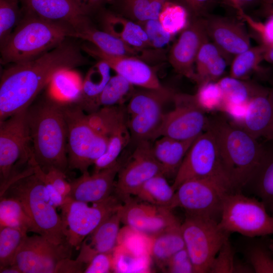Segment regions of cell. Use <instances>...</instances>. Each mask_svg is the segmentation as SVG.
<instances>
[{
  "label": "cell",
  "instance_id": "cell-43",
  "mask_svg": "<svg viewBox=\"0 0 273 273\" xmlns=\"http://www.w3.org/2000/svg\"><path fill=\"white\" fill-rule=\"evenodd\" d=\"M27 233L20 229L0 226V268L12 265L16 253Z\"/></svg>",
  "mask_w": 273,
  "mask_h": 273
},
{
  "label": "cell",
  "instance_id": "cell-34",
  "mask_svg": "<svg viewBox=\"0 0 273 273\" xmlns=\"http://www.w3.org/2000/svg\"><path fill=\"white\" fill-rule=\"evenodd\" d=\"M217 82L223 95V104L246 105L263 87L257 83L230 76L221 77Z\"/></svg>",
  "mask_w": 273,
  "mask_h": 273
},
{
  "label": "cell",
  "instance_id": "cell-8",
  "mask_svg": "<svg viewBox=\"0 0 273 273\" xmlns=\"http://www.w3.org/2000/svg\"><path fill=\"white\" fill-rule=\"evenodd\" d=\"M176 93L162 85L159 88L135 90L126 110L131 142L155 141L164 114L163 108Z\"/></svg>",
  "mask_w": 273,
  "mask_h": 273
},
{
  "label": "cell",
  "instance_id": "cell-1",
  "mask_svg": "<svg viewBox=\"0 0 273 273\" xmlns=\"http://www.w3.org/2000/svg\"><path fill=\"white\" fill-rule=\"evenodd\" d=\"M74 38H67L36 58L12 64L3 71L0 121L27 110L57 73L72 70L88 63L81 46Z\"/></svg>",
  "mask_w": 273,
  "mask_h": 273
},
{
  "label": "cell",
  "instance_id": "cell-11",
  "mask_svg": "<svg viewBox=\"0 0 273 273\" xmlns=\"http://www.w3.org/2000/svg\"><path fill=\"white\" fill-rule=\"evenodd\" d=\"M181 230L195 273H207L211 264L230 234L219 221L202 216L186 215Z\"/></svg>",
  "mask_w": 273,
  "mask_h": 273
},
{
  "label": "cell",
  "instance_id": "cell-25",
  "mask_svg": "<svg viewBox=\"0 0 273 273\" xmlns=\"http://www.w3.org/2000/svg\"><path fill=\"white\" fill-rule=\"evenodd\" d=\"M97 14L102 30L133 48L142 51L155 50L151 48L145 31L139 23L107 8Z\"/></svg>",
  "mask_w": 273,
  "mask_h": 273
},
{
  "label": "cell",
  "instance_id": "cell-23",
  "mask_svg": "<svg viewBox=\"0 0 273 273\" xmlns=\"http://www.w3.org/2000/svg\"><path fill=\"white\" fill-rule=\"evenodd\" d=\"M74 38L84 40L111 55L136 57L147 63L160 58L158 51H142L131 47L109 33L98 29L91 20L76 31Z\"/></svg>",
  "mask_w": 273,
  "mask_h": 273
},
{
  "label": "cell",
  "instance_id": "cell-31",
  "mask_svg": "<svg viewBox=\"0 0 273 273\" xmlns=\"http://www.w3.org/2000/svg\"><path fill=\"white\" fill-rule=\"evenodd\" d=\"M247 186H251L252 192L266 208L273 202V149L266 147L260 163L245 187Z\"/></svg>",
  "mask_w": 273,
  "mask_h": 273
},
{
  "label": "cell",
  "instance_id": "cell-9",
  "mask_svg": "<svg viewBox=\"0 0 273 273\" xmlns=\"http://www.w3.org/2000/svg\"><path fill=\"white\" fill-rule=\"evenodd\" d=\"M267 210L261 200L233 191L223 199L219 225L230 234L248 238L273 235V217Z\"/></svg>",
  "mask_w": 273,
  "mask_h": 273
},
{
  "label": "cell",
  "instance_id": "cell-22",
  "mask_svg": "<svg viewBox=\"0 0 273 273\" xmlns=\"http://www.w3.org/2000/svg\"><path fill=\"white\" fill-rule=\"evenodd\" d=\"M24 12L41 18L67 23L78 30L90 19L71 0H21Z\"/></svg>",
  "mask_w": 273,
  "mask_h": 273
},
{
  "label": "cell",
  "instance_id": "cell-61",
  "mask_svg": "<svg viewBox=\"0 0 273 273\" xmlns=\"http://www.w3.org/2000/svg\"><path fill=\"white\" fill-rule=\"evenodd\" d=\"M267 209L268 210H269L270 213H271V215L273 217V202H272L270 204H269L267 207Z\"/></svg>",
  "mask_w": 273,
  "mask_h": 273
},
{
  "label": "cell",
  "instance_id": "cell-10",
  "mask_svg": "<svg viewBox=\"0 0 273 273\" xmlns=\"http://www.w3.org/2000/svg\"><path fill=\"white\" fill-rule=\"evenodd\" d=\"M114 194L100 202L87 203L66 198L60 207L63 234L67 242L79 249L84 239L122 206Z\"/></svg>",
  "mask_w": 273,
  "mask_h": 273
},
{
  "label": "cell",
  "instance_id": "cell-63",
  "mask_svg": "<svg viewBox=\"0 0 273 273\" xmlns=\"http://www.w3.org/2000/svg\"><path fill=\"white\" fill-rule=\"evenodd\" d=\"M269 246L273 254V240L270 239Z\"/></svg>",
  "mask_w": 273,
  "mask_h": 273
},
{
  "label": "cell",
  "instance_id": "cell-60",
  "mask_svg": "<svg viewBox=\"0 0 273 273\" xmlns=\"http://www.w3.org/2000/svg\"><path fill=\"white\" fill-rule=\"evenodd\" d=\"M263 137L268 140L273 141V124L269 128Z\"/></svg>",
  "mask_w": 273,
  "mask_h": 273
},
{
  "label": "cell",
  "instance_id": "cell-6",
  "mask_svg": "<svg viewBox=\"0 0 273 273\" xmlns=\"http://www.w3.org/2000/svg\"><path fill=\"white\" fill-rule=\"evenodd\" d=\"M63 110L67 128L69 169L88 172L105 152L108 139L90 125L86 114L76 105L63 104Z\"/></svg>",
  "mask_w": 273,
  "mask_h": 273
},
{
  "label": "cell",
  "instance_id": "cell-3",
  "mask_svg": "<svg viewBox=\"0 0 273 273\" xmlns=\"http://www.w3.org/2000/svg\"><path fill=\"white\" fill-rule=\"evenodd\" d=\"M207 128L216 137L225 171L234 190L240 191L252 177L266 147L242 127L221 117L208 118Z\"/></svg>",
  "mask_w": 273,
  "mask_h": 273
},
{
  "label": "cell",
  "instance_id": "cell-42",
  "mask_svg": "<svg viewBox=\"0 0 273 273\" xmlns=\"http://www.w3.org/2000/svg\"><path fill=\"white\" fill-rule=\"evenodd\" d=\"M254 272L250 265L238 261L229 239L222 245L214 259L209 273Z\"/></svg>",
  "mask_w": 273,
  "mask_h": 273
},
{
  "label": "cell",
  "instance_id": "cell-50",
  "mask_svg": "<svg viewBox=\"0 0 273 273\" xmlns=\"http://www.w3.org/2000/svg\"><path fill=\"white\" fill-rule=\"evenodd\" d=\"M231 59L221 54L215 58L207 67L198 82L199 85L210 81H217L221 78Z\"/></svg>",
  "mask_w": 273,
  "mask_h": 273
},
{
  "label": "cell",
  "instance_id": "cell-45",
  "mask_svg": "<svg viewBox=\"0 0 273 273\" xmlns=\"http://www.w3.org/2000/svg\"><path fill=\"white\" fill-rule=\"evenodd\" d=\"M197 103L205 112L220 111L224 103V97L217 81L205 82L199 85L194 95Z\"/></svg>",
  "mask_w": 273,
  "mask_h": 273
},
{
  "label": "cell",
  "instance_id": "cell-18",
  "mask_svg": "<svg viewBox=\"0 0 273 273\" xmlns=\"http://www.w3.org/2000/svg\"><path fill=\"white\" fill-rule=\"evenodd\" d=\"M123 203L120 209L121 222L150 238L178 221L172 210L167 207L139 202L131 198Z\"/></svg>",
  "mask_w": 273,
  "mask_h": 273
},
{
  "label": "cell",
  "instance_id": "cell-27",
  "mask_svg": "<svg viewBox=\"0 0 273 273\" xmlns=\"http://www.w3.org/2000/svg\"><path fill=\"white\" fill-rule=\"evenodd\" d=\"M110 69L104 62L97 61L82 80L80 95L73 104L87 114L99 110L100 96L111 78Z\"/></svg>",
  "mask_w": 273,
  "mask_h": 273
},
{
  "label": "cell",
  "instance_id": "cell-2",
  "mask_svg": "<svg viewBox=\"0 0 273 273\" xmlns=\"http://www.w3.org/2000/svg\"><path fill=\"white\" fill-rule=\"evenodd\" d=\"M62 103L48 92L26 110L33 157L43 170L66 173L67 128Z\"/></svg>",
  "mask_w": 273,
  "mask_h": 273
},
{
  "label": "cell",
  "instance_id": "cell-38",
  "mask_svg": "<svg viewBox=\"0 0 273 273\" xmlns=\"http://www.w3.org/2000/svg\"><path fill=\"white\" fill-rule=\"evenodd\" d=\"M264 53V47L259 44L237 55L232 60L230 76L247 80L250 74L259 70Z\"/></svg>",
  "mask_w": 273,
  "mask_h": 273
},
{
  "label": "cell",
  "instance_id": "cell-26",
  "mask_svg": "<svg viewBox=\"0 0 273 273\" xmlns=\"http://www.w3.org/2000/svg\"><path fill=\"white\" fill-rule=\"evenodd\" d=\"M273 124V88L263 86L249 101L240 127L254 138L264 136Z\"/></svg>",
  "mask_w": 273,
  "mask_h": 273
},
{
  "label": "cell",
  "instance_id": "cell-15",
  "mask_svg": "<svg viewBox=\"0 0 273 273\" xmlns=\"http://www.w3.org/2000/svg\"><path fill=\"white\" fill-rule=\"evenodd\" d=\"M152 142L143 141L135 145L131 155L119 169L114 194L122 202L135 195L142 186L153 177L165 176L163 167L153 155Z\"/></svg>",
  "mask_w": 273,
  "mask_h": 273
},
{
  "label": "cell",
  "instance_id": "cell-54",
  "mask_svg": "<svg viewBox=\"0 0 273 273\" xmlns=\"http://www.w3.org/2000/svg\"><path fill=\"white\" fill-rule=\"evenodd\" d=\"M86 16L97 14L106 6L110 7L115 0H71Z\"/></svg>",
  "mask_w": 273,
  "mask_h": 273
},
{
  "label": "cell",
  "instance_id": "cell-58",
  "mask_svg": "<svg viewBox=\"0 0 273 273\" xmlns=\"http://www.w3.org/2000/svg\"><path fill=\"white\" fill-rule=\"evenodd\" d=\"M264 47V60L273 64V43Z\"/></svg>",
  "mask_w": 273,
  "mask_h": 273
},
{
  "label": "cell",
  "instance_id": "cell-40",
  "mask_svg": "<svg viewBox=\"0 0 273 273\" xmlns=\"http://www.w3.org/2000/svg\"><path fill=\"white\" fill-rule=\"evenodd\" d=\"M270 239L254 240L246 246L243 254L255 273H273V254Z\"/></svg>",
  "mask_w": 273,
  "mask_h": 273
},
{
  "label": "cell",
  "instance_id": "cell-53",
  "mask_svg": "<svg viewBox=\"0 0 273 273\" xmlns=\"http://www.w3.org/2000/svg\"><path fill=\"white\" fill-rule=\"evenodd\" d=\"M222 0H181L189 10L191 17H204L218 2Z\"/></svg>",
  "mask_w": 273,
  "mask_h": 273
},
{
  "label": "cell",
  "instance_id": "cell-35",
  "mask_svg": "<svg viewBox=\"0 0 273 273\" xmlns=\"http://www.w3.org/2000/svg\"><path fill=\"white\" fill-rule=\"evenodd\" d=\"M72 70L57 73L49 85L48 92L64 104L75 103L81 91L82 80Z\"/></svg>",
  "mask_w": 273,
  "mask_h": 273
},
{
  "label": "cell",
  "instance_id": "cell-39",
  "mask_svg": "<svg viewBox=\"0 0 273 273\" xmlns=\"http://www.w3.org/2000/svg\"><path fill=\"white\" fill-rule=\"evenodd\" d=\"M190 13L181 0L169 2L162 7L158 17L164 30L174 35L181 32L189 24Z\"/></svg>",
  "mask_w": 273,
  "mask_h": 273
},
{
  "label": "cell",
  "instance_id": "cell-33",
  "mask_svg": "<svg viewBox=\"0 0 273 273\" xmlns=\"http://www.w3.org/2000/svg\"><path fill=\"white\" fill-rule=\"evenodd\" d=\"M175 191L163 175L153 177L145 182L135 195L140 200L171 210Z\"/></svg>",
  "mask_w": 273,
  "mask_h": 273
},
{
  "label": "cell",
  "instance_id": "cell-46",
  "mask_svg": "<svg viewBox=\"0 0 273 273\" xmlns=\"http://www.w3.org/2000/svg\"><path fill=\"white\" fill-rule=\"evenodd\" d=\"M30 162L33 167V173L44 184L52 185L65 198L70 196L71 186L70 183L66 180L65 173L55 168L43 171L36 163L33 153Z\"/></svg>",
  "mask_w": 273,
  "mask_h": 273
},
{
  "label": "cell",
  "instance_id": "cell-24",
  "mask_svg": "<svg viewBox=\"0 0 273 273\" xmlns=\"http://www.w3.org/2000/svg\"><path fill=\"white\" fill-rule=\"evenodd\" d=\"M120 209L84 239L76 259L87 265L96 254L113 251L117 245L121 222Z\"/></svg>",
  "mask_w": 273,
  "mask_h": 273
},
{
  "label": "cell",
  "instance_id": "cell-12",
  "mask_svg": "<svg viewBox=\"0 0 273 273\" xmlns=\"http://www.w3.org/2000/svg\"><path fill=\"white\" fill-rule=\"evenodd\" d=\"M32 154L26 110L0 121V194Z\"/></svg>",
  "mask_w": 273,
  "mask_h": 273
},
{
  "label": "cell",
  "instance_id": "cell-56",
  "mask_svg": "<svg viewBox=\"0 0 273 273\" xmlns=\"http://www.w3.org/2000/svg\"><path fill=\"white\" fill-rule=\"evenodd\" d=\"M236 11H244L255 4L258 0H225ZM260 1V0H259Z\"/></svg>",
  "mask_w": 273,
  "mask_h": 273
},
{
  "label": "cell",
  "instance_id": "cell-13",
  "mask_svg": "<svg viewBox=\"0 0 273 273\" xmlns=\"http://www.w3.org/2000/svg\"><path fill=\"white\" fill-rule=\"evenodd\" d=\"M216 175L228 177L223 165L216 137L210 129L207 128L196 139L190 147L171 186L175 191L187 180Z\"/></svg>",
  "mask_w": 273,
  "mask_h": 273
},
{
  "label": "cell",
  "instance_id": "cell-7",
  "mask_svg": "<svg viewBox=\"0 0 273 273\" xmlns=\"http://www.w3.org/2000/svg\"><path fill=\"white\" fill-rule=\"evenodd\" d=\"M235 191L228 177L216 175L187 180L176 190L171 206L183 209L186 215L220 219L225 196Z\"/></svg>",
  "mask_w": 273,
  "mask_h": 273
},
{
  "label": "cell",
  "instance_id": "cell-36",
  "mask_svg": "<svg viewBox=\"0 0 273 273\" xmlns=\"http://www.w3.org/2000/svg\"><path fill=\"white\" fill-rule=\"evenodd\" d=\"M111 10L135 22L158 19L155 0H115Z\"/></svg>",
  "mask_w": 273,
  "mask_h": 273
},
{
  "label": "cell",
  "instance_id": "cell-44",
  "mask_svg": "<svg viewBox=\"0 0 273 273\" xmlns=\"http://www.w3.org/2000/svg\"><path fill=\"white\" fill-rule=\"evenodd\" d=\"M23 15L21 0H0V47L7 41Z\"/></svg>",
  "mask_w": 273,
  "mask_h": 273
},
{
  "label": "cell",
  "instance_id": "cell-57",
  "mask_svg": "<svg viewBox=\"0 0 273 273\" xmlns=\"http://www.w3.org/2000/svg\"><path fill=\"white\" fill-rule=\"evenodd\" d=\"M259 14L266 18L273 17V4L262 3Z\"/></svg>",
  "mask_w": 273,
  "mask_h": 273
},
{
  "label": "cell",
  "instance_id": "cell-4",
  "mask_svg": "<svg viewBox=\"0 0 273 273\" xmlns=\"http://www.w3.org/2000/svg\"><path fill=\"white\" fill-rule=\"evenodd\" d=\"M75 33L74 27L67 23L44 19L23 12L20 22L1 47V63L12 64L33 59L67 38H74Z\"/></svg>",
  "mask_w": 273,
  "mask_h": 273
},
{
  "label": "cell",
  "instance_id": "cell-51",
  "mask_svg": "<svg viewBox=\"0 0 273 273\" xmlns=\"http://www.w3.org/2000/svg\"><path fill=\"white\" fill-rule=\"evenodd\" d=\"M164 270L171 273H195L193 264L186 248L171 257Z\"/></svg>",
  "mask_w": 273,
  "mask_h": 273
},
{
  "label": "cell",
  "instance_id": "cell-29",
  "mask_svg": "<svg viewBox=\"0 0 273 273\" xmlns=\"http://www.w3.org/2000/svg\"><path fill=\"white\" fill-rule=\"evenodd\" d=\"M86 117L90 125L107 139L129 132L124 105L102 107Z\"/></svg>",
  "mask_w": 273,
  "mask_h": 273
},
{
  "label": "cell",
  "instance_id": "cell-55",
  "mask_svg": "<svg viewBox=\"0 0 273 273\" xmlns=\"http://www.w3.org/2000/svg\"><path fill=\"white\" fill-rule=\"evenodd\" d=\"M86 265L77 259L72 260L66 258L61 260L58 264L55 273H81L83 272Z\"/></svg>",
  "mask_w": 273,
  "mask_h": 273
},
{
  "label": "cell",
  "instance_id": "cell-32",
  "mask_svg": "<svg viewBox=\"0 0 273 273\" xmlns=\"http://www.w3.org/2000/svg\"><path fill=\"white\" fill-rule=\"evenodd\" d=\"M0 226L20 229L39 235V231L17 199L3 196L0 201Z\"/></svg>",
  "mask_w": 273,
  "mask_h": 273
},
{
  "label": "cell",
  "instance_id": "cell-37",
  "mask_svg": "<svg viewBox=\"0 0 273 273\" xmlns=\"http://www.w3.org/2000/svg\"><path fill=\"white\" fill-rule=\"evenodd\" d=\"M113 272H143L149 271L150 255L131 250L121 244L113 251Z\"/></svg>",
  "mask_w": 273,
  "mask_h": 273
},
{
  "label": "cell",
  "instance_id": "cell-62",
  "mask_svg": "<svg viewBox=\"0 0 273 273\" xmlns=\"http://www.w3.org/2000/svg\"><path fill=\"white\" fill-rule=\"evenodd\" d=\"M262 3L273 4V0H260Z\"/></svg>",
  "mask_w": 273,
  "mask_h": 273
},
{
  "label": "cell",
  "instance_id": "cell-21",
  "mask_svg": "<svg viewBox=\"0 0 273 273\" xmlns=\"http://www.w3.org/2000/svg\"><path fill=\"white\" fill-rule=\"evenodd\" d=\"M123 162L119 159L113 166L94 172H88L70 181V196L72 199L86 203L103 201L114 194L115 178Z\"/></svg>",
  "mask_w": 273,
  "mask_h": 273
},
{
  "label": "cell",
  "instance_id": "cell-19",
  "mask_svg": "<svg viewBox=\"0 0 273 273\" xmlns=\"http://www.w3.org/2000/svg\"><path fill=\"white\" fill-rule=\"evenodd\" d=\"M86 42L81 46L85 53L97 61L106 63L132 85L152 89L162 86L155 71L144 60L136 57L109 54Z\"/></svg>",
  "mask_w": 273,
  "mask_h": 273
},
{
  "label": "cell",
  "instance_id": "cell-49",
  "mask_svg": "<svg viewBox=\"0 0 273 273\" xmlns=\"http://www.w3.org/2000/svg\"><path fill=\"white\" fill-rule=\"evenodd\" d=\"M221 54H223L209 39L202 44L198 53L195 62L196 82L197 83L209 65Z\"/></svg>",
  "mask_w": 273,
  "mask_h": 273
},
{
  "label": "cell",
  "instance_id": "cell-28",
  "mask_svg": "<svg viewBox=\"0 0 273 273\" xmlns=\"http://www.w3.org/2000/svg\"><path fill=\"white\" fill-rule=\"evenodd\" d=\"M197 138L178 140L162 136L155 141L152 145L153 153L163 167L165 176L175 177L187 153Z\"/></svg>",
  "mask_w": 273,
  "mask_h": 273
},
{
  "label": "cell",
  "instance_id": "cell-5",
  "mask_svg": "<svg viewBox=\"0 0 273 273\" xmlns=\"http://www.w3.org/2000/svg\"><path fill=\"white\" fill-rule=\"evenodd\" d=\"M3 196L19 201L37 226L40 235L57 244L67 242L63 233L61 217L52 204L44 184L33 173L13 182Z\"/></svg>",
  "mask_w": 273,
  "mask_h": 273
},
{
  "label": "cell",
  "instance_id": "cell-59",
  "mask_svg": "<svg viewBox=\"0 0 273 273\" xmlns=\"http://www.w3.org/2000/svg\"><path fill=\"white\" fill-rule=\"evenodd\" d=\"M1 273H22L15 265H11L0 268Z\"/></svg>",
  "mask_w": 273,
  "mask_h": 273
},
{
  "label": "cell",
  "instance_id": "cell-47",
  "mask_svg": "<svg viewBox=\"0 0 273 273\" xmlns=\"http://www.w3.org/2000/svg\"><path fill=\"white\" fill-rule=\"evenodd\" d=\"M138 23L145 31L153 49L161 50L172 39L173 35L164 30L158 19H149Z\"/></svg>",
  "mask_w": 273,
  "mask_h": 273
},
{
  "label": "cell",
  "instance_id": "cell-30",
  "mask_svg": "<svg viewBox=\"0 0 273 273\" xmlns=\"http://www.w3.org/2000/svg\"><path fill=\"white\" fill-rule=\"evenodd\" d=\"M181 224L178 221L151 238L150 255L163 270L171 257L185 248Z\"/></svg>",
  "mask_w": 273,
  "mask_h": 273
},
{
  "label": "cell",
  "instance_id": "cell-20",
  "mask_svg": "<svg viewBox=\"0 0 273 273\" xmlns=\"http://www.w3.org/2000/svg\"><path fill=\"white\" fill-rule=\"evenodd\" d=\"M203 17L209 39L231 60L251 47L250 35L242 22L209 14Z\"/></svg>",
  "mask_w": 273,
  "mask_h": 273
},
{
  "label": "cell",
  "instance_id": "cell-16",
  "mask_svg": "<svg viewBox=\"0 0 273 273\" xmlns=\"http://www.w3.org/2000/svg\"><path fill=\"white\" fill-rule=\"evenodd\" d=\"M72 248L67 242L57 244L39 234L27 235L12 265L22 273H55L58 263L70 257Z\"/></svg>",
  "mask_w": 273,
  "mask_h": 273
},
{
  "label": "cell",
  "instance_id": "cell-52",
  "mask_svg": "<svg viewBox=\"0 0 273 273\" xmlns=\"http://www.w3.org/2000/svg\"><path fill=\"white\" fill-rule=\"evenodd\" d=\"M113 252L94 256L87 264L84 273H109L113 271Z\"/></svg>",
  "mask_w": 273,
  "mask_h": 273
},
{
  "label": "cell",
  "instance_id": "cell-48",
  "mask_svg": "<svg viewBox=\"0 0 273 273\" xmlns=\"http://www.w3.org/2000/svg\"><path fill=\"white\" fill-rule=\"evenodd\" d=\"M237 12L256 35L260 44L266 46L273 43V17L267 18L265 22L262 23L254 19L244 11Z\"/></svg>",
  "mask_w": 273,
  "mask_h": 273
},
{
  "label": "cell",
  "instance_id": "cell-17",
  "mask_svg": "<svg viewBox=\"0 0 273 273\" xmlns=\"http://www.w3.org/2000/svg\"><path fill=\"white\" fill-rule=\"evenodd\" d=\"M203 17H191L168 54V61L176 72L196 82L194 65L202 44L208 40Z\"/></svg>",
  "mask_w": 273,
  "mask_h": 273
},
{
  "label": "cell",
  "instance_id": "cell-41",
  "mask_svg": "<svg viewBox=\"0 0 273 273\" xmlns=\"http://www.w3.org/2000/svg\"><path fill=\"white\" fill-rule=\"evenodd\" d=\"M133 86L118 74L111 77L100 96V108L124 105L135 91Z\"/></svg>",
  "mask_w": 273,
  "mask_h": 273
},
{
  "label": "cell",
  "instance_id": "cell-14",
  "mask_svg": "<svg viewBox=\"0 0 273 273\" xmlns=\"http://www.w3.org/2000/svg\"><path fill=\"white\" fill-rule=\"evenodd\" d=\"M174 108L165 113L157 139L165 136L178 140L198 137L207 130L208 118L198 105L195 96L176 93Z\"/></svg>",
  "mask_w": 273,
  "mask_h": 273
}]
</instances>
